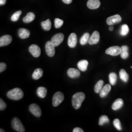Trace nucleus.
Instances as JSON below:
<instances>
[{
    "mask_svg": "<svg viewBox=\"0 0 132 132\" xmlns=\"http://www.w3.org/2000/svg\"><path fill=\"white\" fill-rule=\"evenodd\" d=\"M85 99V94L82 92L77 93L72 97V105L75 109L80 108L83 101Z\"/></svg>",
    "mask_w": 132,
    "mask_h": 132,
    "instance_id": "obj_1",
    "label": "nucleus"
},
{
    "mask_svg": "<svg viewBox=\"0 0 132 132\" xmlns=\"http://www.w3.org/2000/svg\"><path fill=\"white\" fill-rule=\"evenodd\" d=\"M24 95L22 90L18 88H16L7 92V97L12 100H19L23 97Z\"/></svg>",
    "mask_w": 132,
    "mask_h": 132,
    "instance_id": "obj_2",
    "label": "nucleus"
},
{
    "mask_svg": "<svg viewBox=\"0 0 132 132\" xmlns=\"http://www.w3.org/2000/svg\"><path fill=\"white\" fill-rule=\"evenodd\" d=\"M11 125L12 128L16 130V131L19 132H25V128L24 127L23 124L21 121L19 120L18 118H14L12 120Z\"/></svg>",
    "mask_w": 132,
    "mask_h": 132,
    "instance_id": "obj_3",
    "label": "nucleus"
},
{
    "mask_svg": "<svg viewBox=\"0 0 132 132\" xmlns=\"http://www.w3.org/2000/svg\"><path fill=\"white\" fill-rule=\"evenodd\" d=\"M64 99V95L60 92H57L54 94L52 98V105L57 107L61 103Z\"/></svg>",
    "mask_w": 132,
    "mask_h": 132,
    "instance_id": "obj_4",
    "label": "nucleus"
},
{
    "mask_svg": "<svg viewBox=\"0 0 132 132\" xmlns=\"http://www.w3.org/2000/svg\"><path fill=\"white\" fill-rule=\"evenodd\" d=\"M29 110L30 112L35 117L39 118L42 114V111L40 107L37 104H31L29 107Z\"/></svg>",
    "mask_w": 132,
    "mask_h": 132,
    "instance_id": "obj_5",
    "label": "nucleus"
},
{
    "mask_svg": "<svg viewBox=\"0 0 132 132\" xmlns=\"http://www.w3.org/2000/svg\"><path fill=\"white\" fill-rule=\"evenodd\" d=\"M121 52V48L118 46H113L109 47L106 50L105 53L107 54L113 56H118L120 54Z\"/></svg>",
    "mask_w": 132,
    "mask_h": 132,
    "instance_id": "obj_6",
    "label": "nucleus"
},
{
    "mask_svg": "<svg viewBox=\"0 0 132 132\" xmlns=\"http://www.w3.org/2000/svg\"><path fill=\"white\" fill-rule=\"evenodd\" d=\"M55 46L52 44L51 41H47L46 44L45 50L47 55L49 57L54 56L55 55Z\"/></svg>",
    "mask_w": 132,
    "mask_h": 132,
    "instance_id": "obj_7",
    "label": "nucleus"
},
{
    "mask_svg": "<svg viewBox=\"0 0 132 132\" xmlns=\"http://www.w3.org/2000/svg\"><path fill=\"white\" fill-rule=\"evenodd\" d=\"M64 35L63 33H58L52 37L51 42L55 47H57L61 44L64 40Z\"/></svg>",
    "mask_w": 132,
    "mask_h": 132,
    "instance_id": "obj_8",
    "label": "nucleus"
},
{
    "mask_svg": "<svg viewBox=\"0 0 132 132\" xmlns=\"http://www.w3.org/2000/svg\"><path fill=\"white\" fill-rule=\"evenodd\" d=\"M121 16L118 14H116L108 17L107 19L106 22L109 26H113V24H118L121 22Z\"/></svg>",
    "mask_w": 132,
    "mask_h": 132,
    "instance_id": "obj_9",
    "label": "nucleus"
},
{
    "mask_svg": "<svg viewBox=\"0 0 132 132\" xmlns=\"http://www.w3.org/2000/svg\"><path fill=\"white\" fill-rule=\"evenodd\" d=\"M29 51L34 57L37 58L40 56L41 49L38 46L35 44H32L29 46Z\"/></svg>",
    "mask_w": 132,
    "mask_h": 132,
    "instance_id": "obj_10",
    "label": "nucleus"
},
{
    "mask_svg": "<svg viewBox=\"0 0 132 132\" xmlns=\"http://www.w3.org/2000/svg\"><path fill=\"white\" fill-rule=\"evenodd\" d=\"M77 43V37L76 33H71L68 40V45L71 48L76 47Z\"/></svg>",
    "mask_w": 132,
    "mask_h": 132,
    "instance_id": "obj_11",
    "label": "nucleus"
},
{
    "mask_svg": "<svg viewBox=\"0 0 132 132\" xmlns=\"http://www.w3.org/2000/svg\"><path fill=\"white\" fill-rule=\"evenodd\" d=\"M12 41V37L10 35H5L0 38V47H4L9 45Z\"/></svg>",
    "mask_w": 132,
    "mask_h": 132,
    "instance_id": "obj_12",
    "label": "nucleus"
},
{
    "mask_svg": "<svg viewBox=\"0 0 132 132\" xmlns=\"http://www.w3.org/2000/svg\"><path fill=\"white\" fill-rule=\"evenodd\" d=\"M100 40V35L97 31H94L90 37L89 40V44L92 45L97 44Z\"/></svg>",
    "mask_w": 132,
    "mask_h": 132,
    "instance_id": "obj_13",
    "label": "nucleus"
},
{
    "mask_svg": "<svg viewBox=\"0 0 132 132\" xmlns=\"http://www.w3.org/2000/svg\"><path fill=\"white\" fill-rule=\"evenodd\" d=\"M87 5L90 10H95L100 6V2L99 0H89L87 2Z\"/></svg>",
    "mask_w": 132,
    "mask_h": 132,
    "instance_id": "obj_14",
    "label": "nucleus"
},
{
    "mask_svg": "<svg viewBox=\"0 0 132 132\" xmlns=\"http://www.w3.org/2000/svg\"><path fill=\"white\" fill-rule=\"evenodd\" d=\"M68 76L71 78H76L80 76V71L75 68H70L67 71Z\"/></svg>",
    "mask_w": 132,
    "mask_h": 132,
    "instance_id": "obj_15",
    "label": "nucleus"
},
{
    "mask_svg": "<svg viewBox=\"0 0 132 132\" xmlns=\"http://www.w3.org/2000/svg\"><path fill=\"white\" fill-rule=\"evenodd\" d=\"M18 34L20 38L22 39H24L29 37L30 33L28 29L26 28H21L18 30Z\"/></svg>",
    "mask_w": 132,
    "mask_h": 132,
    "instance_id": "obj_16",
    "label": "nucleus"
},
{
    "mask_svg": "<svg viewBox=\"0 0 132 132\" xmlns=\"http://www.w3.org/2000/svg\"><path fill=\"white\" fill-rule=\"evenodd\" d=\"M89 62L86 60H82L77 63V67L82 71H85L87 70Z\"/></svg>",
    "mask_w": 132,
    "mask_h": 132,
    "instance_id": "obj_17",
    "label": "nucleus"
},
{
    "mask_svg": "<svg viewBox=\"0 0 132 132\" xmlns=\"http://www.w3.org/2000/svg\"><path fill=\"white\" fill-rule=\"evenodd\" d=\"M111 90V86L110 84H106L103 87L100 93V96L102 98L106 97Z\"/></svg>",
    "mask_w": 132,
    "mask_h": 132,
    "instance_id": "obj_18",
    "label": "nucleus"
},
{
    "mask_svg": "<svg viewBox=\"0 0 132 132\" xmlns=\"http://www.w3.org/2000/svg\"><path fill=\"white\" fill-rule=\"evenodd\" d=\"M123 105V101L121 98H118L116 100L112 106V108L114 111L118 110L121 108Z\"/></svg>",
    "mask_w": 132,
    "mask_h": 132,
    "instance_id": "obj_19",
    "label": "nucleus"
},
{
    "mask_svg": "<svg viewBox=\"0 0 132 132\" xmlns=\"http://www.w3.org/2000/svg\"><path fill=\"white\" fill-rule=\"evenodd\" d=\"M35 15L34 13L30 12L27 14V15L23 18V20L24 23L28 24L33 21L35 19Z\"/></svg>",
    "mask_w": 132,
    "mask_h": 132,
    "instance_id": "obj_20",
    "label": "nucleus"
},
{
    "mask_svg": "<svg viewBox=\"0 0 132 132\" xmlns=\"http://www.w3.org/2000/svg\"><path fill=\"white\" fill-rule=\"evenodd\" d=\"M47 94V90L46 88L43 87H39L37 90V94L40 98H45Z\"/></svg>",
    "mask_w": 132,
    "mask_h": 132,
    "instance_id": "obj_21",
    "label": "nucleus"
},
{
    "mask_svg": "<svg viewBox=\"0 0 132 132\" xmlns=\"http://www.w3.org/2000/svg\"><path fill=\"white\" fill-rule=\"evenodd\" d=\"M43 74V71L40 68H38L36 69L33 72L32 77L33 79L38 80L42 76Z\"/></svg>",
    "mask_w": 132,
    "mask_h": 132,
    "instance_id": "obj_22",
    "label": "nucleus"
},
{
    "mask_svg": "<svg viewBox=\"0 0 132 132\" xmlns=\"http://www.w3.org/2000/svg\"><path fill=\"white\" fill-rule=\"evenodd\" d=\"M41 26L45 31H49L52 28V23L49 19L41 23Z\"/></svg>",
    "mask_w": 132,
    "mask_h": 132,
    "instance_id": "obj_23",
    "label": "nucleus"
},
{
    "mask_svg": "<svg viewBox=\"0 0 132 132\" xmlns=\"http://www.w3.org/2000/svg\"><path fill=\"white\" fill-rule=\"evenodd\" d=\"M121 48V52L120 53L121 57L123 59H126L129 56L128 47L127 46H122Z\"/></svg>",
    "mask_w": 132,
    "mask_h": 132,
    "instance_id": "obj_24",
    "label": "nucleus"
},
{
    "mask_svg": "<svg viewBox=\"0 0 132 132\" xmlns=\"http://www.w3.org/2000/svg\"><path fill=\"white\" fill-rule=\"evenodd\" d=\"M103 85H104L103 80H100L98 81L95 85L94 92L97 94L100 93L103 87Z\"/></svg>",
    "mask_w": 132,
    "mask_h": 132,
    "instance_id": "obj_25",
    "label": "nucleus"
},
{
    "mask_svg": "<svg viewBox=\"0 0 132 132\" xmlns=\"http://www.w3.org/2000/svg\"><path fill=\"white\" fill-rule=\"evenodd\" d=\"M119 77L123 82L126 83L129 79V76L126 71L124 69H121L119 71Z\"/></svg>",
    "mask_w": 132,
    "mask_h": 132,
    "instance_id": "obj_26",
    "label": "nucleus"
},
{
    "mask_svg": "<svg viewBox=\"0 0 132 132\" xmlns=\"http://www.w3.org/2000/svg\"><path fill=\"white\" fill-rule=\"evenodd\" d=\"M90 34L89 33H85L81 38L80 40V44L81 45H85L87 43L89 42L90 39Z\"/></svg>",
    "mask_w": 132,
    "mask_h": 132,
    "instance_id": "obj_27",
    "label": "nucleus"
},
{
    "mask_svg": "<svg viewBox=\"0 0 132 132\" xmlns=\"http://www.w3.org/2000/svg\"><path fill=\"white\" fill-rule=\"evenodd\" d=\"M109 78L111 85H114L116 84L117 81V76L116 73H115L114 72L110 73L109 76Z\"/></svg>",
    "mask_w": 132,
    "mask_h": 132,
    "instance_id": "obj_28",
    "label": "nucleus"
},
{
    "mask_svg": "<svg viewBox=\"0 0 132 132\" xmlns=\"http://www.w3.org/2000/svg\"><path fill=\"white\" fill-rule=\"evenodd\" d=\"M129 31V27L126 24H123L121 27V29L120 31V34L122 36H126L127 34Z\"/></svg>",
    "mask_w": 132,
    "mask_h": 132,
    "instance_id": "obj_29",
    "label": "nucleus"
},
{
    "mask_svg": "<svg viewBox=\"0 0 132 132\" xmlns=\"http://www.w3.org/2000/svg\"><path fill=\"white\" fill-rule=\"evenodd\" d=\"M109 121H110V120H109L108 117L104 115V116H102L100 117L98 124H99V125L102 126L105 123H108Z\"/></svg>",
    "mask_w": 132,
    "mask_h": 132,
    "instance_id": "obj_30",
    "label": "nucleus"
},
{
    "mask_svg": "<svg viewBox=\"0 0 132 132\" xmlns=\"http://www.w3.org/2000/svg\"><path fill=\"white\" fill-rule=\"evenodd\" d=\"M21 14H22L21 10H19V11H16L12 15V16L11 17V20L13 22H16V21H18V20L19 19V17Z\"/></svg>",
    "mask_w": 132,
    "mask_h": 132,
    "instance_id": "obj_31",
    "label": "nucleus"
},
{
    "mask_svg": "<svg viewBox=\"0 0 132 132\" xmlns=\"http://www.w3.org/2000/svg\"><path fill=\"white\" fill-rule=\"evenodd\" d=\"M113 124L114 127L116 128L118 130H119V131L121 130L122 127H121V123L118 118H116L114 119Z\"/></svg>",
    "mask_w": 132,
    "mask_h": 132,
    "instance_id": "obj_32",
    "label": "nucleus"
},
{
    "mask_svg": "<svg viewBox=\"0 0 132 132\" xmlns=\"http://www.w3.org/2000/svg\"><path fill=\"white\" fill-rule=\"evenodd\" d=\"M64 22L61 19L59 18H56L54 20V26L56 28H61Z\"/></svg>",
    "mask_w": 132,
    "mask_h": 132,
    "instance_id": "obj_33",
    "label": "nucleus"
},
{
    "mask_svg": "<svg viewBox=\"0 0 132 132\" xmlns=\"http://www.w3.org/2000/svg\"><path fill=\"white\" fill-rule=\"evenodd\" d=\"M6 108V104L2 98L0 99V110H4Z\"/></svg>",
    "mask_w": 132,
    "mask_h": 132,
    "instance_id": "obj_34",
    "label": "nucleus"
},
{
    "mask_svg": "<svg viewBox=\"0 0 132 132\" xmlns=\"http://www.w3.org/2000/svg\"><path fill=\"white\" fill-rule=\"evenodd\" d=\"M6 69V65L5 63L1 62L0 63V72H2L5 71Z\"/></svg>",
    "mask_w": 132,
    "mask_h": 132,
    "instance_id": "obj_35",
    "label": "nucleus"
},
{
    "mask_svg": "<svg viewBox=\"0 0 132 132\" xmlns=\"http://www.w3.org/2000/svg\"><path fill=\"white\" fill-rule=\"evenodd\" d=\"M73 132H84V131L83 130V129H82L81 128L79 127H76L72 131Z\"/></svg>",
    "mask_w": 132,
    "mask_h": 132,
    "instance_id": "obj_36",
    "label": "nucleus"
},
{
    "mask_svg": "<svg viewBox=\"0 0 132 132\" xmlns=\"http://www.w3.org/2000/svg\"><path fill=\"white\" fill-rule=\"evenodd\" d=\"M62 1L66 4H70L72 2V0H62Z\"/></svg>",
    "mask_w": 132,
    "mask_h": 132,
    "instance_id": "obj_37",
    "label": "nucleus"
},
{
    "mask_svg": "<svg viewBox=\"0 0 132 132\" xmlns=\"http://www.w3.org/2000/svg\"><path fill=\"white\" fill-rule=\"evenodd\" d=\"M6 2V0H0V5H5Z\"/></svg>",
    "mask_w": 132,
    "mask_h": 132,
    "instance_id": "obj_38",
    "label": "nucleus"
},
{
    "mask_svg": "<svg viewBox=\"0 0 132 132\" xmlns=\"http://www.w3.org/2000/svg\"><path fill=\"white\" fill-rule=\"evenodd\" d=\"M113 26H111L110 27H109V30L110 31H113Z\"/></svg>",
    "mask_w": 132,
    "mask_h": 132,
    "instance_id": "obj_39",
    "label": "nucleus"
},
{
    "mask_svg": "<svg viewBox=\"0 0 132 132\" xmlns=\"http://www.w3.org/2000/svg\"><path fill=\"white\" fill-rule=\"evenodd\" d=\"M0 132H5V131H4V130H3V129H1V131H0Z\"/></svg>",
    "mask_w": 132,
    "mask_h": 132,
    "instance_id": "obj_40",
    "label": "nucleus"
}]
</instances>
